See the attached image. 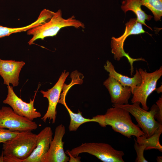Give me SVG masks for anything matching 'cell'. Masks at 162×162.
<instances>
[{
  "instance_id": "12",
  "label": "cell",
  "mask_w": 162,
  "mask_h": 162,
  "mask_svg": "<svg viewBox=\"0 0 162 162\" xmlns=\"http://www.w3.org/2000/svg\"><path fill=\"white\" fill-rule=\"evenodd\" d=\"M103 84L109 93L113 104L122 105L128 104L132 94L130 87L124 86L114 78L109 76Z\"/></svg>"
},
{
  "instance_id": "23",
  "label": "cell",
  "mask_w": 162,
  "mask_h": 162,
  "mask_svg": "<svg viewBox=\"0 0 162 162\" xmlns=\"http://www.w3.org/2000/svg\"><path fill=\"white\" fill-rule=\"evenodd\" d=\"M158 106V110L154 118L160 124H162V97H160L156 102Z\"/></svg>"
},
{
  "instance_id": "27",
  "label": "cell",
  "mask_w": 162,
  "mask_h": 162,
  "mask_svg": "<svg viewBox=\"0 0 162 162\" xmlns=\"http://www.w3.org/2000/svg\"><path fill=\"white\" fill-rule=\"evenodd\" d=\"M1 59L0 58V61L1 60Z\"/></svg>"
},
{
  "instance_id": "10",
  "label": "cell",
  "mask_w": 162,
  "mask_h": 162,
  "mask_svg": "<svg viewBox=\"0 0 162 162\" xmlns=\"http://www.w3.org/2000/svg\"><path fill=\"white\" fill-rule=\"evenodd\" d=\"M65 133L64 126L62 124L56 128L53 138L47 152L42 158L41 162H67L70 159L64 149L62 141Z\"/></svg>"
},
{
  "instance_id": "15",
  "label": "cell",
  "mask_w": 162,
  "mask_h": 162,
  "mask_svg": "<svg viewBox=\"0 0 162 162\" xmlns=\"http://www.w3.org/2000/svg\"><path fill=\"white\" fill-rule=\"evenodd\" d=\"M105 69L109 73V76H112L124 86L131 88L132 92L134 89L140 84L142 78L138 70H136V73L132 77H129L117 72L112 63L107 60L104 66Z\"/></svg>"
},
{
  "instance_id": "4",
  "label": "cell",
  "mask_w": 162,
  "mask_h": 162,
  "mask_svg": "<svg viewBox=\"0 0 162 162\" xmlns=\"http://www.w3.org/2000/svg\"><path fill=\"white\" fill-rule=\"evenodd\" d=\"M93 155L104 162H124L123 151L114 148L110 144L101 142H88L82 144L65 153L69 157L75 158L82 153Z\"/></svg>"
},
{
  "instance_id": "2",
  "label": "cell",
  "mask_w": 162,
  "mask_h": 162,
  "mask_svg": "<svg viewBox=\"0 0 162 162\" xmlns=\"http://www.w3.org/2000/svg\"><path fill=\"white\" fill-rule=\"evenodd\" d=\"M37 134L31 131L20 132L3 143L4 162H22L31 154L37 145Z\"/></svg>"
},
{
  "instance_id": "11",
  "label": "cell",
  "mask_w": 162,
  "mask_h": 162,
  "mask_svg": "<svg viewBox=\"0 0 162 162\" xmlns=\"http://www.w3.org/2000/svg\"><path fill=\"white\" fill-rule=\"evenodd\" d=\"M69 73L64 70L61 74L56 84L51 88L46 91L41 90L40 92L44 97L48 100V106L47 110L41 119L45 122L47 119L52 123L55 122L57 112L56 106L60 98L64 82L68 76Z\"/></svg>"
},
{
  "instance_id": "22",
  "label": "cell",
  "mask_w": 162,
  "mask_h": 162,
  "mask_svg": "<svg viewBox=\"0 0 162 162\" xmlns=\"http://www.w3.org/2000/svg\"><path fill=\"white\" fill-rule=\"evenodd\" d=\"M134 140V148L137 154L135 162H148V161L145 159L144 155L145 147L142 145L138 144L135 138Z\"/></svg>"
},
{
  "instance_id": "13",
  "label": "cell",
  "mask_w": 162,
  "mask_h": 162,
  "mask_svg": "<svg viewBox=\"0 0 162 162\" xmlns=\"http://www.w3.org/2000/svg\"><path fill=\"white\" fill-rule=\"evenodd\" d=\"M50 127H46L37 134V145L31 154L22 162H41L43 157L48 152L53 137Z\"/></svg>"
},
{
  "instance_id": "26",
  "label": "cell",
  "mask_w": 162,
  "mask_h": 162,
  "mask_svg": "<svg viewBox=\"0 0 162 162\" xmlns=\"http://www.w3.org/2000/svg\"><path fill=\"white\" fill-rule=\"evenodd\" d=\"M4 156L2 153L1 154H0V162H4Z\"/></svg>"
},
{
  "instance_id": "6",
  "label": "cell",
  "mask_w": 162,
  "mask_h": 162,
  "mask_svg": "<svg viewBox=\"0 0 162 162\" xmlns=\"http://www.w3.org/2000/svg\"><path fill=\"white\" fill-rule=\"evenodd\" d=\"M126 27L124 34L120 37L115 38L112 37L111 42V52L114 54L115 60L119 61L123 57L128 59L130 66V74L133 75L134 71L133 63L136 61L146 62L144 58H134L131 57L128 53H126L124 49V42L127 37L131 35H137L146 33L142 28V24L138 22L136 18H131L126 24Z\"/></svg>"
},
{
  "instance_id": "21",
  "label": "cell",
  "mask_w": 162,
  "mask_h": 162,
  "mask_svg": "<svg viewBox=\"0 0 162 162\" xmlns=\"http://www.w3.org/2000/svg\"><path fill=\"white\" fill-rule=\"evenodd\" d=\"M20 132L0 128V143H4L16 136Z\"/></svg>"
},
{
  "instance_id": "1",
  "label": "cell",
  "mask_w": 162,
  "mask_h": 162,
  "mask_svg": "<svg viewBox=\"0 0 162 162\" xmlns=\"http://www.w3.org/2000/svg\"><path fill=\"white\" fill-rule=\"evenodd\" d=\"M108 108L105 114L93 117L102 127L111 126L115 132L128 138L132 136L138 137L145 135L137 125L134 123L130 113L126 110L116 106Z\"/></svg>"
},
{
  "instance_id": "14",
  "label": "cell",
  "mask_w": 162,
  "mask_h": 162,
  "mask_svg": "<svg viewBox=\"0 0 162 162\" xmlns=\"http://www.w3.org/2000/svg\"><path fill=\"white\" fill-rule=\"evenodd\" d=\"M25 64V62L22 61L1 59L0 75L3 79L4 84L7 86L11 84L13 87L17 86L20 72Z\"/></svg>"
},
{
  "instance_id": "18",
  "label": "cell",
  "mask_w": 162,
  "mask_h": 162,
  "mask_svg": "<svg viewBox=\"0 0 162 162\" xmlns=\"http://www.w3.org/2000/svg\"><path fill=\"white\" fill-rule=\"evenodd\" d=\"M162 133V124H161L151 136L146 137L144 135L141 136L136 137V140L138 144L145 147V150L154 149L162 152V146L159 142L160 137Z\"/></svg>"
},
{
  "instance_id": "24",
  "label": "cell",
  "mask_w": 162,
  "mask_h": 162,
  "mask_svg": "<svg viewBox=\"0 0 162 162\" xmlns=\"http://www.w3.org/2000/svg\"><path fill=\"white\" fill-rule=\"evenodd\" d=\"M162 85H161L158 88H156L155 90L159 94L162 92Z\"/></svg>"
},
{
  "instance_id": "7",
  "label": "cell",
  "mask_w": 162,
  "mask_h": 162,
  "mask_svg": "<svg viewBox=\"0 0 162 162\" xmlns=\"http://www.w3.org/2000/svg\"><path fill=\"white\" fill-rule=\"evenodd\" d=\"M142 78L140 85L136 87L133 91V97L131 99L132 104L138 102L141 104L142 108L148 110L147 104V99L149 95L156 88L157 82L162 75V67L152 73H148L146 70L139 68Z\"/></svg>"
},
{
  "instance_id": "3",
  "label": "cell",
  "mask_w": 162,
  "mask_h": 162,
  "mask_svg": "<svg viewBox=\"0 0 162 162\" xmlns=\"http://www.w3.org/2000/svg\"><path fill=\"white\" fill-rule=\"evenodd\" d=\"M68 26L76 28L85 27L84 24L74 15L68 19L64 18L62 11L59 9L53 12L44 23L27 31L28 35H33L28 44L31 45L38 39L44 40L46 37L55 36L61 28Z\"/></svg>"
},
{
  "instance_id": "19",
  "label": "cell",
  "mask_w": 162,
  "mask_h": 162,
  "mask_svg": "<svg viewBox=\"0 0 162 162\" xmlns=\"http://www.w3.org/2000/svg\"><path fill=\"white\" fill-rule=\"evenodd\" d=\"M61 104L63 105L67 110L70 117V121L68 129L70 131H76L82 124L90 122H95V119L86 118L83 117L82 113L79 110L77 113L73 112L68 106L65 100L62 102Z\"/></svg>"
},
{
  "instance_id": "5",
  "label": "cell",
  "mask_w": 162,
  "mask_h": 162,
  "mask_svg": "<svg viewBox=\"0 0 162 162\" xmlns=\"http://www.w3.org/2000/svg\"><path fill=\"white\" fill-rule=\"evenodd\" d=\"M140 103L136 102L132 104L118 105L113 104L112 106H116L123 108L132 114L137 122V125L141 128L146 137L151 136L160 125L154 118L158 108L156 104L152 105L149 111L146 110L140 106Z\"/></svg>"
},
{
  "instance_id": "16",
  "label": "cell",
  "mask_w": 162,
  "mask_h": 162,
  "mask_svg": "<svg viewBox=\"0 0 162 162\" xmlns=\"http://www.w3.org/2000/svg\"><path fill=\"white\" fill-rule=\"evenodd\" d=\"M52 11L44 9L41 11L37 19L34 22L27 26L19 28H10L0 25V38L8 36L11 34L27 31L29 29L40 25L44 23L50 16Z\"/></svg>"
},
{
  "instance_id": "8",
  "label": "cell",
  "mask_w": 162,
  "mask_h": 162,
  "mask_svg": "<svg viewBox=\"0 0 162 162\" xmlns=\"http://www.w3.org/2000/svg\"><path fill=\"white\" fill-rule=\"evenodd\" d=\"M38 127L34 122L16 113L10 107L0 109V128L20 132L36 130Z\"/></svg>"
},
{
  "instance_id": "25",
  "label": "cell",
  "mask_w": 162,
  "mask_h": 162,
  "mask_svg": "<svg viewBox=\"0 0 162 162\" xmlns=\"http://www.w3.org/2000/svg\"><path fill=\"white\" fill-rule=\"evenodd\" d=\"M156 160L158 162H162V156H158L156 158Z\"/></svg>"
},
{
  "instance_id": "17",
  "label": "cell",
  "mask_w": 162,
  "mask_h": 162,
  "mask_svg": "<svg viewBox=\"0 0 162 162\" xmlns=\"http://www.w3.org/2000/svg\"><path fill=\"white\" fill-rule=\"evenodd\" d=\"M142 4L141 0H124L122 2L121 8L125 14L129 10L133 12L136 15L138 22L152 30V28L145 23V21L150 20L153 16L147 14L141 8Z\"/></svg>"
},
{
  "instance_id": "20",
  "label": "cell",
  "mask_w": 162,
  "mask_h": 162,
  "mask_svg": "<svg viewBox=\"0 0 162 162\" xmlns=\"http://www.w3.org/2000/svg\"><path fill=\"white\" fill-rule=\"evenodd\" d=\"M142 5L153 13L156 21L160 20L162 16V0H141Z\"/></svg>"
},
{
  "instance_id": "9",
  "label": "cell",
  "mask_w": 162,
  "mask_h": 162,
  "mask_svg": "<svg viewBox=\"0 0 162 162\" xmlns=\"http://www.w3.org/2000/svg\"><path fill=\"white\" fill-rule=\"evenodd\" d=\"M8 94L3 103L10 105L14 111L19 115L26 117L31 121L40 117V112L36 110L34 107V102L36 94L35 93L33 99L30 98L29 103L23 101L18 97L14 92L13 87L7 86Z\"/></svg>"
}]
</instances>
